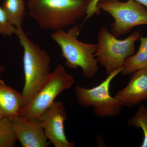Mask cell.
<instances>
[{"label":"cell","instance_id":"obj_14","mask_svg":"<svg viewBox=\"0 0 147 147\" xmlns=\"http://www.w3.org/2000/svg\"><path fill=\"white\" fill-rule=\"evenodd\" d=\"M127 124L137 129H142L144 139L140 147H147V107L141 104L134 115L127 122Z\"/></svg>","mask_w":147,"mask_h":147},{"label":"cell","instance_id":"obj_20","mask_svg":"<svg viewBox=\"0 0 147 147\" xmlns=\"http://www.w3.org/2000/svg\"><path fill=\"white\" fill-rule=\"evenodd\" d=\"M5 71V69L4 67L0 64V79H1V74L3 73L4 71Z\"/></svg>","mask_w":147,"mask_h":147},{"label":"cell","instance_id":"obj_10","mask_svg":"<svg viewBox=\"0 0 147 147\" xmlns=\"http://www.w3.org/2000/svg\"><path fill=\"white\" fill-rule=\"evenodd\" d=\"M115 97L123 107L127 108L147 100V67L132 74L127 85Z\"/></svg>","mask_w":147,"mask_h":147},{"label":"cell","instance_id":"obj_19","mask_svg":"<svg viewBox=\"0 0 147 147\" xmlns=\"http://www.w3.org/2000/svg\"><path fill=\"white\" fill-rule=\"evenodd\" d=\"M100 1H101V0H100ZM133 1L139 3L147 8V0H133Z\"/></svg>","mask_w":147,"mask_h":147},{"label":"cell","instance_id":"obj_16","mask_svg":"<svg viewBox=\"0 0 147 147\" xmlns=\"http://www.w3.org/2000/svg\"><path fill=\"white\" fill-rule=\"evenodd\" d=\"M16 28L8 21L6 14L0 5V36L10 37L15 34Z\"/></svg>","mask_w":147,"mask_h":147},{"label":"cell","instance_id":"obj_18","mask_svg":"<svg viewBox=\"0 0 147 147\" xmlns=\"http://www.w3.org/2000/svg\"><path fill=\"white\" fill-rule=\"evenodd\" d=\"M140 45L139 50H143L147 53V36H140Z\"/></svg>","mask_w":147,"mask_h":147},{"label":"cell","instance_id":"obj_22","mask_svg":"<svg viewBox=\"0 0 147 147\" xmlns=\"http://www.w3.org/2000/svg\"></svg>","mask_w":147,"mask_h":147},{"label":"cell","instance_id":"obj_15","mask_svg":"<svg viewBox=\"0 0 147 147\" xmlns=\"http://www.w3.org/2000/svg\"><path fill=\"white\" fill-rule=\"evenodd\" d=\"M16 140L11 119L3 118L0 120V147H14Z\"/></svg>","mask_w":147,"mask_h":147},{"label":"cell","instance_id":"obj_9","mask_svg":"<svg viewBox=\"0 0 147 147\" xmlns=\"http://www.w3.org/2000/svg\"><path fill=\"white\" fill-rule=\"evenodd\" d=\"M16 140L23 147H48L47 141L39 119L18 116L11 119Z\"/></svg>","mask_w":147,"mask_h":147},{"label":"cell","instance_id":"obj_12","mask_svg":"<svg viewBox=\"0 0 147 147\" xmlns=\"http://www.w3.org/2000/svg\"><path fill=\"white\" fill-rule=\"evenodd\" d=\"M2 7L11 24L16 28H22L26 14L25 0H5Z\"/></svg>","mask_w":147,"mask_h":147},{"label":"cell","instance_id":"obj_3","mask_svg":"<svg viewBox=\"0 0 147 147\" xmlns=\"http://www.w3.org/2000/svg\"><path fill=\"white\" fill-rule=\"evenodd\" d=\"M81 27L74 25L67 32L63 30L54 31L51 37L60 47L61 56L66 66L74 69H82L84 77L91 79L99 70L95 57L97 44L82 42L78 39Z\"/></svg>","mask_w":147,"mask_h":147},{"label":"cell","instance_id":"obj_13","mask_svg":"<svg viewBox=\"0 0 147 147\" xmlns=\"http://www.w3.org/2000/svg\"><path fill=\"white\" fill-rule=\"evenodd\" d=\"M147 67V53L138 50L137 53L129 57L125 61L121 74L129 75Z\"/></svg>","mask_w":147,"mask_h":147},{"label":"cell","instance_id":"obj_11","mask_svg":"<svg viewBox=\"0 0 147 147\" xmlns=\"http://www.w3.org/2000/svg\"><path fill=\"white\" fill-rule=\"evenodd\" d=\"M21 105V93L6 85L0 79V113L3 117L10 119L17 117Z\"/></svg>","mask_w":147,"mask_h":147},{"label":"cell","instance_id":"obj_5","mask_svg":"<svg viewBox=\"0 0 147 147\" xmlns=\"http://www.w3.org/2000/svg\"><path fill=\"white\" fill-rule=\"evenodd\" d=\"M75 83L74 77L67 73L63 65L58 64L46 77L31 101L20 109L18 116L29 119L38 118L58 95L70 88Z\"/></svg>","mask_w":147,"mask_h":147},{"label":"cell","instance_id":"obj_7","mask_svg":"<svg viewBox=\"0 0 147 147\" xmlns=\"http://www.w3.org/2000/svg\"><path fill=\"white\" fill-rule=\"evenodd\" d=\"M98 7L114 18L110 32L116 37L126 34L137 26H147V8L133 0H101Z\"/></svg>","mask_w":147,"mask_h":147},{"label":"cell","instance_id":"obj_8","mask_svg":"<svg viewBox=\"0 0 147 147\" xmlns=\"http://www.w3.org/2000/svg\"><path fill=\"white\" fill-rule=\"evenodd\" d=\"M67 113L63 103L55 101L38 119L45 136L55 147H74V142H70L66 137L64 123Z\"/></svg>","mask_w":147,"mask_h":147},{"label":"cell","instance_id":"obj_6","mask_svg":"<svg viewBox=\"0 0 147 147\" xmlns=\"http://www.w3.org/2000/svg\"><path fill=\"white\" fill-rule=\"evenodd\" d=\"M123 67L108 74L107 78L96 86L88 88L77 84L75 93L77 102L84 108L92 107L95 115L101 118L117 117L120 115L123 106L115 97L110 94V84L120 73Z\"/></svg>","mask_w":147,"mask_h":147},{"label":"cell","instance_id":"obj_4","mask_svg":"<svg viewBox=\"0 0 147 147\" xmlns=\"http://www.w3.org/2000/svg\"><path fill=\"white\" fill-rule=\"evenodd\" d=\"M139 31H135L125 39L120 40L102 26L98 30L95 57L98 63L110 74L123 66L127 59L134 55L135 43L140 38Z\"/></svg>","mask_w":147,"mask_h":147},{"label":"cell","instance_id":"obj_21","mask_svg":"<svg viewBox=\"0 0 147 147\" xmlns=\"http://www.w3.org/2000/svg\"><path fill=\"white\" fill-rule=\"evenodd\" d=\"M3 118H4V117H3L2 114H1V113H0V120H1Z\"/></svg>","mask_w":147,"mask_h":147},{"label":"cell","instance_id":"obj_17","mask_svg":"<svg viewBox=\"0 0 147 147\" xmlns=\"http://www.w3.org/2000/svg\"><path fill=\"white\" fill-rule=\"evenodd\" d=\"M100 0H89L87 7L85 21L91 18L96 15L100 13V9L98 7V3Z\"/></svg>","mask_w":147,"mask_h":147},{"label":"cell","instance_id":"obj_1","mask_svg":"<svg viewBox=\"0 0 147 147\" xmlns=\"http://www.w3.org/2000/svg\"><path fill=\"white\" fill-rule=\"evenodd\" d=\"M89 0H26L28 15L43 30H63L86 14Z\"/></svg>","mask_w":147,"mask_h":147},{"label":"cell","instance_id":"obj_2","mask_svg":"<svg viewBox=\"0 0 147 147\" xmlns=\"http://www.w3.org/2000/svg\"><path fill=\"white\" fill-rule=\"evenodd\" d=\"M15 35L24 50L25 83L21 92L22 108L31 101L37 90L50 73L51 58L38 44L30 39L23 28H17Z\"/></svg>","mask_w":147,"mask_h":147}]
</instances>
